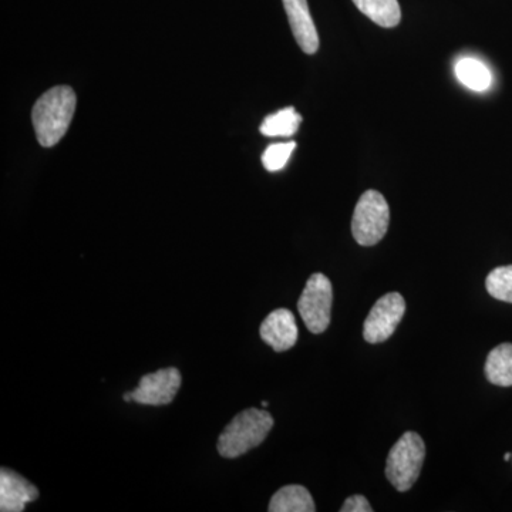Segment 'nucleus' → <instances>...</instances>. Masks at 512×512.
Returning a JSON list of instances; mask_svg holds the SVG:
<instances>
[{
	"mask_svg": "<svg viewBox=\"0 0 512 512\" xmlns=\"http://www.w3.org/2000/svg\"><path fill=\"white\" fill-rule=\"evenodd\" d=\"M74 111L76 93L70 86H56L47 90L36 101L32 110V123L40 146H56L69 130Z\"/></svg>",
	"mask_w": 512,
	"mask_h": 512,
	"instance_id": "1",
	"label": "nucleus"
},
{
	"mask_svg": "<svg viewBox=\"0 0 512 512\" xmlns=\"http://www.w3.org/2000/svg\"><path fill=\"white\" fill-rule=\"evenodd\" d=\"M274 419L265 410L247 409L235 416L218 439V453L224 458L244 456L252 448L264 443Z\"/></svg>",
	"mask_w": 512,
	"mask_h": 512,
	"instance_id": "2",
	"label": "nucleus"
},
{
	"mask_svg": "<svg viewBox=\"0 0 512 512\" xmlns=\"http://www.w3.org/2000/svg\"><path fill=\"white\" fill-rule=\"evenodd\" d=\"M426 458V444L419 434L407 431L390 450L387 457V480L400 493H406L416 484Z\"/></svg>",
	"mask_w": 512,
	"mask_h": 512,
	"instance_id": "3",
	"label": "nucleus"
},
{
	"mask_svg": "<svg viewBox=\"0 0 512 512\" xmlns=\"http://www.w3.org/2000/svg\"><path fill=\"white\" fill-rule=\"evenodd\" d=\"M390 208L379 191H366L357 201L352 218V234L357 244L373 247L389 229Z\"/></svg>",
	"mask_w": 512,
	"mask_h": 512,
	"instance_id": "4",
	"label": "nucleus"
},
{
	"mask_svg": "<svg viewBox=\"0 0 512 512\" xmlns=\"http://www.w3.org/2000/svg\"><path fill=\"white\" fill-rule=\"evenodd\" d=\"M332 303L333 288L328 276L313 274L298 302V311L309 332L320 335L329 328Z\"/></svg>",
	"mask_w": 512,
	"mask_h": 512,
	"instance_id": "5",
	"label": "nucleus"
},
{
	"mask_svg": "<svg viewBox=\"0 0 512 512\" xmlns=\"http://www.w3.org/2000/svg\"><path fill=\"white\" fill-rule=\"evenodd\" d=\"M406 313V301L400 293L390 292L382 296L373 306L363 326V338L377 345L393 335Z\"/></svg>",
	"mask_w": 512,
	"mask_h": 512,
	"instance_id": "6",
	"label": "nucleus"
},
{
	"mask_svg": "<svg viewBox=\"0 0 512 512\" xmlns=\"http://www.w3.org/2000/svg\"><path fill=\"white\" fill-rule=\"evenodd\" d=\"M181 387L180 370L167 367L141 377L136 389L131 392L133 402L144 406H165L177 396Z\"/></svg>",
	"mask_w": 512,
	"mask_h": 512,
	"instance_id": "7",
	"label": "nucleus"
},
{
	"mask_svg": "<svg viewBox=\"0 0 512 512\" xmlns=\"http://www.w3.org/2000/svg\"><path fill=\"white\" fill-rule=\"evenodd\" d=\"M259 335L275 352L292 349L299 335L295 316L288 309H276L262 322Z\"/></svg>",
	"mask_w": 512,
	"mask_h": 512,
	"instance_id": "8",
	"label": "nucleus"
},
{
	"mask_svg": "<svg viewBox=\"0 0 512 512\" xmlns=\"http://www.w3.org/2000/svg\"><path fill=\"white\" fill-rule=\"evenodd\" d=\"M37 498L39 490L26 478L9 468L0 470V511H23L26 504L36 501Z\"/></svg>",
	"mask_w": 512,
	"mask_h": 512,
	"instance_id": "9",
	"label": "nucleus"
},
{
	"mask_svg": "<svg viewBox=\"0 0 512 512\" xmlns=\"http://www.w3.org/2000/svg\"><path fill=\"white\" fill-rule=\"evenodd\" d=\"M293 36L306 55H315L319 49V35L309 10L308 0H284Z\"/></svg>",
	"mask_w": 512,
	"mask_h": 512,
	"instance_id": "10",
	"label": "nucleus"
},
{
	"mask_svg": "<svg viewBox=\"0 0 512 512\" xmlns=\"http://www.w3.org/2000/svg\"><path fill=\"white\" fill-rule=\"evenodd\" d=\"M271 512H315V501L311 493L302 485H286L276 491L269 503Z\"/></svg>",
	"mask_w": 512,
	"mask_h": 512,
	"instance_id": "11",
	"label": "nucleus"
},
{
	"mask_svg": "<svg viewBox=\"0 0 512 512\" xmlns=\"http://www.w3.org/2000/svg\"><path fill=\"white\" fill-rule=\"evenodd\" d=\"M485 376L488 382L500 387L512 386V345L503 343L488 353L485 362Z\"/></svg>",
	"mask_w": 512,
	"mask_h": 512,
	"instance_id": "12",
	"label": "nucleus"
},
{
	"mask_svg": "<svg viewBox=\"0 0 512 512\" xmlns=\"http://www.w3.org/2000/svg\"><path fill=\"white\" fill-rule=\"evenodd\" d=\"M356 8L382 28H396L402 20L397 0H353Z\"/></svg>",
	"mask_w": 512,
	"mask_h": 512,
	"instance_id": "13",
	"label": "nucleus"
},
{
	"mask_svg": "<svg viewBox=\"0 0 512 512\" xmlns=\"http://www.w3.org/2000/svg\"><path fill=\"white\" fill-rule=\"evenodd\" d=\"M301 123V114L296 113L293 107H286L266 117L259 130L266 137H291L298 131Z\"/></svg>",
	"mask_w": 512,
	"mask_h": 512,
	"instance_id": "14",
	"label": "nucleus"
},
{
	"mask_svg": "<svg viewBox=\"0 0 512 512\" xmlns=\"http://www.w3.org/2000/svg\"><path fill=\"white\" fill-rule=\"evenodd\" d=\"M458 80L474 92H485L491 86V73L476 59H463L456 64Z\"/></svg>",
	"mask_w": 512,
	"mask_h": 512,
	"instance_id": "15",
	"label": "nucleus"
},
{
	"mask_svg": "<svg viewBox=\"0 0 512 512\" xmlns=\"http://www.w3.org/2000/svg\"><path fill=\"white\" fill-rule=\"evenodd\" d=\"M485 288L494 299L512 303V265L498 266L485 279Z\"/></svg>",
	"mask_w": 512,
	"mask_h": 512,
	"instance_id": "16",
	"label": "nucleus"
},
{
	"mask_svg": "<svg viewBox=\"0 0 512 512\" xmlns=\"http://www.w3.org/2000/svg\"><path fill=\"white\" fill-rule=\"evenodd\" d=\"M295 147V141H289V143L272 144L266 148L265 153L262 154V164H264L265 170H268L269 173L281 171L291 158Z\"/></svg>",
	"mask_w": 512,
	"mask_h": 512,
	"instance_id": "17",
	"label": "nucleus"
},
{
	"mask_svg": "<svg viewBox=\"0 0 512 512\" xmlns=\"http://www.w3.org/2000/svg\"><path fill=\"white\" fill-rule=\"evenodd\" d=\"M340 512H373V508L366 497L356 494L343 503Z\"/></svg>",
	"mask_w": 512,
	"mask_h": 512,
	"instance_id": "18",
	"label": "nucleus"
},
{
	"mask_svg": "<svg viewBox=\"0 0 512 512\" xmlns=\"http://www.w3.org/2000/svg\"><path fill=\"white\" fill-rule=\"evenodd\" d=\"M123 400H124V402H133V397H131V392L124 394Z\"/></svg>",
	"mask_w": 512,
	"mask_h": 512,
	"instance_id": "19",
	"label": "nucleus"
},
{
	"mask_svg": "<svg viewBox=\"0 0 512 512\" xmlns=\"http://www.w3.org/2000/svg\"><path fill=\"white\" fill-rule=\"evenodd\" d=\"M504 460H505V461H510V460H512V454H511V453H505V454H504Z\"/></svg>",
	"mask_w": 512,
	"mask_h": 512,
	"instance_id": "20",
	"label": "nucleus"
}]
</instances>
